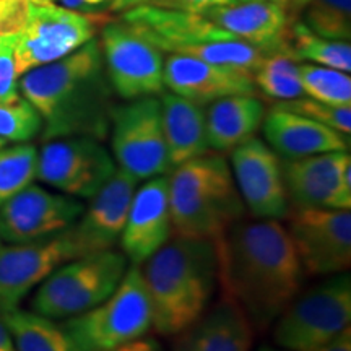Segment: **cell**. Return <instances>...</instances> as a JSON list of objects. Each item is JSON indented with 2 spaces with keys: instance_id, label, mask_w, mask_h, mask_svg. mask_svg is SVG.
Returning <instances> with one entry per match:
<instances>
[{
  "instance_id": "6da1fadb",
  "label": "cell",
  "mask_w": 351,
  "mask_h": 351,
  "mask_svg": "<svg viewBox=\"0 0 351 351\" xmlns=\"http://www.w3.org/2000/svg\"><path fill=\"white\" fill-rule=\"evenodd\" d=\"M217 245L219 285L252 327L265 330L302 289L306 274L278 219H239Z\"/></svg>"
},
{
  "instance_id": "7a4b0ae2",
  "label": "cell",
  "mask_w": 351,
  "mask_h": 351,
  "mask_svg": "<svg viewBox=\"0 0 351 351\" xmlns=\"http://www.w3.org/2000/svg\"><path fill=\"white\" fill-rule=\"evenodd\" d=\"M19 88L41 116L44 142L65 137L106 140L116 104L95 38L72 54L23 73Z\"/></svg>"
},
{
  "instance_id": "3957f363",
  "label": "cell",
  "mask_w": 351,
  "mask_h": 351,
  "mask_svg": "<svg viewBox=\"0 0 351 351\" xmlns=\"http://www.w3.org/2000/svg\"><path fill=\"white\" fill-rule=\"evenodd\" d=\"M152 304V328L176 337L212 304L219 285L217 245L176 236L140 265Z\"/></svg>"
},
{
  "instance_id": "277c9868",
  "label": "cell",
  "mask_w": 351,
  "mask_h": 351,
  "mask_svg": "<svg viewBox=\"0 0 351 351\" xmlns=\"http://www.w3.org/2000/svg\"><path fill=\"white\" fill-rule=\"evenodd\" d=\"M169 178L173 232L181 238L218 243L245 218L231 166L223 155H207L176 166Z\"/></svg>"
},
{
  "instance_id": "5b68a950",
  "label": "cell",
  "mask_w": 351,
  "mask_h": 351,
  "mask_svg": "<svg viewBox=\"0 0 351 351\" xmlns=\"http://www.w3.org/2000/svg\"><path fill=\"white\" fill-rule=\"evenodd\" d=\"M122 21L161 52L169 54L194 57L251 73L265 57L257 47L215 26L202 13L140 3L122 13Z\"/></svg>"
},
{
  "instance_id": "8992f818",
  "label": "cell",
  "mask_w": 351,
  "mask_h": 351,
  "mask_svg": "<svg viewBox=\"0 0 351 351\" xmlns=\"http://www.w3.org/2000/svg\"><path fill=\"white\" fill-rule=\"evenodd\" d=\"M152 322L142 270L132 265L112 295L93 309L65 319L62 328L77 351H114L147 335Z\"/></svg>"
},
{
  "instance_id": "52a82bcc",
  "label": "cell",
  "mask_w": 351,
  "mask_h": 351,
  "mask_svg": "<svg viewBox=\"0 0 351 351\" xmlns=\"http://www.w3.org/2000/svg\"><path fill=\"white\" fill-rule=\"evenodd\" d=\"M129 262L122 252L109 251L77 257L52 271L33 296V313L65 320L93 309L119 287Z\"/></svg>"
},
{
  "instance_id": "ba28073f",
  "label": "cell",
  "mask_w": 351,
  "mask_h": 351,
  "mask_svg": "<svg viewBox=\"0 0 351 351\" xmlns=\"http://www.w3.org/2000/svg\"><path fill=\"white\" fill-rule=\"evenodd\" d=\"M351 322V276L328 275L300 291L274 322V341L285 351H315Z\"/></svg>"
},
{
  "instance_id": "9c48e42d",
  "label": "cell",
  "mask_w": 351,
  "mask_h": 351,
  "mask_svg": "<svg viewBox=\"0 0 351 351\" xmlns=\"http://www.w3.org/2000/svg\"><path fill=\"white\" fill-rule=\"evenodd\" d=\"M103 13H86L56 3H34L25 29L13 43L19 77L72 54L108 23Z\"/></svg>"
},
{
  "instance_id": "30bf717a",
  "label": "cell",
  "mask_w": 351,
  "mask_h": 351,
  "mask_svg": "<svg viewBox=\"0 0 351 351\" xmlns=\"http://www.w3.org/2000/svg\"><path fill=\"white\" fill-rule=\"evenodd\" d=\"M109 134L117 168L138 181L171 173L160 99L155 96L114 106Z\"/></svg>"
},
{
  "instance_id": "8fae6325",
  "label": "cell",
  "mask_w": 351,
  "mask_h": 351,
  "mask_svg": "<svg viewBox=\"0 0 351 351\" xmlns=\"http://www.w3.org/2000/svg\"><path fill=\"white\" fill-rule=\"evenodd\" d=\"M117 165L101 140L65 137L49 140L38 152L36 179L60 194L90 200L99 192Z\"/></svg>"
},
{
  "instance_id": "7c38bea8",
  "label": "cell",
  "mask_w": 351,
  "mask_h": 351,
  "mask_svg": "<svg viewBox=\"0 0 351 351\" xmlns=\"http://www.w3.org/2000/svg\"><path fill=\"white\" fill-rule=\"evenodd\" d=\"M287 228L306 275L328 276L351 265V212L291 207Z\"/></svg>"
},
{
  "instance_id": "4fadbf2b",
  "label": "cell",
  "mask_w": 351,
  "mask_h": 351,
  "mask_svg": "<svg viewBox=\"0 0 351 351\" xmlns=\"http://www.w3.org/2000/svg\"><path fill=\"white\" fill-rule=\"evenodd\" d=\"M99 46L114 95L132 101L163 93V54L129 25L108 21Z\"/></svg>"
},
{
  "instance_id": "5bb4252c",
  "label": "cell",
  "mask_w": 351,
  "mask_h": 351,
  "mask_svg": "<svg viewBox=\"0 0 351 351\" xmlns=\"http://www.w3.org/2000/svg\"><path fill=\"white\" fill-rule=\"evenodd\" d=\"M80 257L72 226L52 238L0 247V313L20 307L52 271Z\"/></svg>"
},
{
  "instance_id": "9a60e30c",
  "label": "cell",
  "mask_w": 351,
  "mask_h": 351,
  "mask_svg": "<svg viewBox=\"0 0 351 351\" xmlns=\"http://www.w3.org/2000/svg\"><path fill=\"white\" fill-rule=\"evenodd\" d=\"M83 210L80 199L29 184L0 207V239L25 244L52 238L69 230Z\"/></svg>"
},
{
  "instance_id": "2e32d148",
  "label": "cell",
  "mask_w": 351,
  "mask_h": 351,
  "mask_svg": "<svg viewBox=\"0 0 351 351\" xmlns=\"http://www.w3.org/2000/svg\"><path fill=\"white\" fill-rule=\"evenodd\" d=\"M231 173L245 212L256 219L288 217L289 205L282 160L261 138H251L231 152Z\"/></svg>"
},
{
  "instance_id": "e0dca14e",
  "label": "cell",
  "mask_w": 351,
  "mask_h": 351,
  "mask_svg": "<svg viewBox=\"0 0 351 351\" xmlns=\"http://www.w3.org/2000/svg\"><path fill=\"white\" fill-rule=\"evenodd\" d=\"M171 236L169 178L165 174L147 179L135 189L119 243L127 262L140 267L160 251Z\"/></svg>"
},
{
  "instance_id": "ac0fdd59",
  "label": "cell",
  "mask_w": 351,
  "mask_h": 351,
  "mask_svg": "<svg viewBox=\"0 0 351 351\" xmlns=\"http://www.w3.org/2000/svg\"><path fill=\"white\" fill-rule=\"evenodd\" d=\"M138 184V179L117 168L98 194L91 197L90 205L72 225L80 257L109 251L119 243Z\"/></svg>"
},
{
  "instance_id": "d6986e66",
  "label": "cell",
  "mask_w": 351,
  "mask_h": 351,
  "mask_svg": "<svg viewBox=\"0 0 351 351\" xmlns=\"http://www.w3.org/2000/svg\"><path fill=\"white\" fill-rule=\"evenodd\" d=\"M165 88L192 103L205 104L238 95H256L251 72L179 54L165 60Z\"/></svg>"
},
{
  "instance_id": "ffe728a7",
  "label": "cell",
  "mask_w": 351,
  "mask_h": 351,
  "mask_svg": "<svg viewBox=\"0 0 351 351\" xmlns=\"http://www.w3.org/2000/svg\"><path fill=\"white\" fill-rule=\"evenodd\" d=\"M208 21L263 54L289 47V16L287 8L269 0L231 2L202 12Z\"/></svg>"
},
{
  "instance_id": "44dd1931",
  "label": "cell",
  "mask_w": 351,
  "mask_h": 351,
  "mask_svg": "<svg viewBox=\"0 0 351 351\" xmlns=\"http://www.w3.org/2000/svg\"><path fill=\"white\" fill-rule=\"evenodd\" d=\"M262 129L267 145L283 160H298L330 152H350L348 135L276 106L265 114Z\"/></svg>"
},
{
  "instance_id": "7402d4cb",
  "label": "cell",
  "mask_w": 351,
  "mask_h": 351,
  "mask_svg": "<svg viewBox=\"0 0 351 351\" xmlns=\"http://www.w3.org/2000/svg\"><path fill=\"white\" fill-rule=\"evenodd\" d=\"M254 330L244 311L225 295L176 335L173 351H251Z\"/></svg>"
},
{
  "instance_id": "603a6c76",
  "label": "cell",
  "mask_w": 351,
  "mask_h": 351,
  "mask_svg": "<svg viewBox=\"0 0 351 351\" xmlns=\"http://www.w3.org/2000/svg\"><path fill=\"white\" fill-rule=\"evenodd\" d=\"M283 179L291 207L333 208L341 176L351 168L350 152L282 161Z\"/></svg>"
},
{
  "instance_id": "cb8c5ba5",
  "label": "cell",
  "mask_w": 351,
  "mask_h": 351,
  "mask_svg": "<svg viewBox=\"0 0 351 351\" xmlns=\"http://www.w3.org/2000/svg\"><path fill=\"white\" fill-rule=\"evenodd\" d=\"M158 99L171 169L210 153L204 106L174 93H161Z\"/></svg>"
},
{
  "instance_id": "d4e9b609",
  "label": "cell",
  "mask_w": 351,
  "mask_h": 351,
  "mask_svg": "<svg viewBox=\"0 0 351 351\" xmlns=\"http://www.w3.org/2000/svg\"><path fill=\"white\" fill-rule=\"evenodd\" d=\"M265 114V104L256 95L228 96L210 103L205 112L210 150L232 152L254 138Z\"/></svg>"
},
{
  "instance_id": "484cf974",
  "label": "cell",
  "mask_w": 351,
  "mask_h": 351,
  "mask_svg": "<svg viewBox=\"0 0 351 351\" xmlns=\"http://www.w3.org/2000/svg\"><path fill=\"white\" fill-rule=\"evenodd\" d=\"M19 351H77L62 326L21 307L0 313Z\"/></svg>"
},
{
  "instance_id": "4316f807",
  "label": "cell",
  "mask_w": 351,
  "mask_h": 351,
  "mask_svg": "<svg viewBox=\"0 0 351 351\" xmlns=\"http://www.w3.org/2000/svg\"><path fill=\"white\" fill-rule=\"evenodd\" d=\"M288 41L291 52L300 62L335 69L350 73L351 44L350 41H335L322 38L309 29L302 21L289 23Z\"/></svg>"
},
{
  "instance_id": "83f0119b",
  "label": "cell",
  "mask_w": 351,
  "mask_h": 351,
  "mask_svg": "<svg viewBox=\"0 0 351 351\" xmlns=\"http://www.w3.org/2000/svg\"><path fill=\"white\" fill-rule=\"evenodd\" d=\"M300 60L291 47L265 54L252 73L257 90L276 101H289L304 96L300 78Z\"/></svg>"
},
{
  "instance_id": "f1b7e54d",
  "label": "cell",
  "mask_w": 351,
  "mask_h": 351,
  "mask_svg": "<svg viewBox=\"0 0 351 351\" xmlns=\"http://www.w3.org/2000/svg\"><path fill=\"white\" fill-rule=\"evenodd\" d=\"M38 150L32 143L0 147V207L36 179Z\"/></svg>"
},
{
  "instance_id": "f546056e",
  "label": "cell",
  "mask_w": 351,
  "mask_h": 351,
  "mask_svg": "<svg viewBox=\"0 0 351 351\" xmlns=\"http://www.w3.org/2000/svg\"><path fill=\"white\" fill-rule=\"evenodd\" d=\"M300 78L304 96L320 103L351 106L350 73L340 70L301 62Z\"/></svg>"
},
{
  "instance_id": "4dcf8cb0",
  "label": "cell",
  "mask_w": 351,
  "mask_h": 351,
  "mask_svg": "<svg viewBox=\"0 0 351 351\" xmlns=\"http://www.w3.org/2000/svg\"><path fill=\"white\" fill-rule=\"evenodd\" d=\"M302 12V23L315 34L335 41H350L351 0H311Z\"/></svg>"
},
{
  "instance_id": "1f68e13d",
  "label": "cell",
  "mask_w": 351,
  "mask_h": 351,
  "mask_svg": "<svg viewBox=\"0 0 351 351\" xmlns=\"http://www.w3.org/2000/svg\"><path fill=\"white\" fill-rule=\"evenodd\" d=\"M43 132V119L23 96L0 103V140L5 143H28Z\"/></svg>"
},
{
  "instance_id": "d6a6232c",
  "label": "cell",
  "mask_w": 351,
  "mask_h": 351,
  "mask_svg": "<svg viewBox=\"0 0 351 351\" xmlns=\"http://www.w3.org/2000/svg\"><path fill=\"white\" fill-rule=\"evenodd\" d=\"M276 108L300 114V116L309 117L319 124H324L330 129L340 132V134H351V106H337V104H327L315 101L307 96L289 99L276 101Z\"/></svg>"
},
{
  "instance_id": "836d02e7",
  "label": "cell",
  "mask_w": 351,
  "mask_h": 351,
  "mask_svg": "<svg viewBox=\"0 0 351 351\" xmlns=\"http://www.w3.org/2000/svg\"><path fill=\"white\" fill-rule=\"evenodd\" d=\"M33 5L28 0H0V38L15 41L28 23Z\"/></svg>"
},
{
  "instance_id": "e575fe53",
  "label": "cell",
  "mask_w": 351,
  "mask_h": 351,
  "mask_svg": "<svg viewBox=\"0 0 351 351\" xmlns=\"http://www.w3.org/2000/svg\"><path fill=\"white\" fill-rule=\"evenodd\" d=\"M20 77L16 73L13 43L0 49V103L16 99L20 96Z\"/></svg>"
},
{
  "instance_id": "d590c367",
  "label": "cell",
  "mask_w": 351,
  "mask_h": 351,
  "mask_svg": "<svg viewBox=\"0 0 351 351\" xmlns=\"http://www.w3.org/2000/svg\"><path fill=\"white\" fill-rule=\"evenodd\" d=\"M232 0H142L143 5L168 8V10H181V12H194L202 13L210 7L226 5Z\"/></svg>"
},
{
  "instance_id": "8d00e7d4",
  "label": "cell",
  "mask_w": 351,
  "mask_h": 351,
  "mask_svg": "<svg viewBox=\"0 0 351 351\" xmlns=\"http://www.w3.org/2000/svg\"><path fill=\"white\" fill-rule=\"evenodd\" d=\"M60 5L86 13H101L109 10L111 0H57Z\"/></svg>"
},
{
  "instance_id": "74e56055",
  "label": "cell",
  "mask_w": 351,
  "mask_h": 351,
  "mask_svg": "<svg viewBox=\"0 0 351 351\" xmlns=\"http://www.w3.org/2000/svg\"><path fill=\"white\" fill-rule=\"evenodd\" d=\"M315 351H351V327H346L335 339Z\"/></svg>"
},
{
  "instance_id": "f35d334b",
  "label": "cell",
  "mask_w": 351,
  "mask_h": 351,
  "mask_svg": "<svg viewBox=\"0 0 351 351\" xmlns=\"http://www.w3.org/2000/svg\"><path fill=\"white\" fill-rule=\"evenodd\" d=\"M114 351H163L160 343L155 339H148V337H142V339H137L130 343H127L121 348Z\"/></svg>"
},
{
  "instance_id": "ab89813d",
  "label": "cell",
  "mask_w": 351,
  "mask_h": 351,
  "mask_svg": "<svg viewBox=\"0 0 351 351\" xmlns=\"http://www.w3.org/2000/svg\"><path fill=\"white\" fill-rule=\"evenodd\" d=\"M0 351H19L13 340L10 330H8L5 322L0 317Z\"/></svg>"
},
{
  "instance_id": "60d3db41",
  "label": "cell",
  "mask_w": 351,
  "mask_h": 351,
  "mask_svg": "<svg viewBox=\"0 0 351 351\" xmlns=\"http://www.w3.org/2000/svg\"><path fill=\"white\" fill-rule=\"evenodd\" d=\"M142 0H111V5H109V10L111 12H125L129 8L140 5Z\"/></svg>"
},
{
  "instance_id": "b9f144b4",
  "label": "cell",
  "mask_w": 351,
  "mask_h": 351,
  "mask_svg": "<svg viewBox=\"0 0 351 351\" xmlns=\"http://www.w3.org/2000/svg\"><path fill=\"white\" fill-rule=\"evenodd\" d=\"M311 0H289V8H291V12L298 15V13L302 12V8H304L307 3H309Z\"/></svg>"
},
{
  "instance_id": "7bdbcfd3",
  "label": "cell",
  "mask_w": 351,
  "mask_h": 351,
  "mask_svg": "<svg viewBox=\"0 0 351 351\" xmlns=\"http://www.w3.org/2000/svg\"><path fill=\"white\" fill-rule=\"evenodd\" d=\"M28 2L36 3V5H44V3H56L57 0H28Z\"/></svg>"
},
{
  "instance_id": "ee69618b",
  "label": "cell",
  "mask_w": 351,
  "mask_h": 351,
  "mask_svg": "<svg viewBox=\"0 0 351 351\" xmlns=\"http://www.w3.org/2000/svg\"><path fill=\"white\" fill-rule=\"evenodd\" d=\"M269 2H274L276 5H282L283 8H288L289 5V0H269Z\"/></svg>"
},
{
  "instance_id": "f6af8a7d",
  "label": "cell",
  "mask_w": 351,
  "mask_h": 351,
  "mask_svg": "<svg viewBox=\"0 0 351 351\" xmlns=\"http://www.w3.org/2000/svg\"><path fill=\"white\" fill-rule=\"evenodd\" d=\"M257 351H285L282 348H275V346H261Z\"/></svg>"
},
{
  "instance_id": "bcb514c9",
  "label": "cell",
  "mask_w": 351,
  "mask_h": 351,
  "mask_svg": "<svg viewBox=\"0 0 351 351\" xmlns=\"http://www.w3.org/2000/svg\"><path fill=\"white\" fill-rule=\"evenodd\" d=\"M10 43H15V41H8V39L0 38V49H2V47H5L7 44H10Z\"/></svg>"
},
{
  "instance_id": "7dc6e473",
  "label": "cell",
  "mask_w": 351,
  "mask_h": 351,
  "mask_svg": "<svg viewBox=\"0 0 351 351\" xmlns=\"http://www.w3.org/2000/svg\"><path fill=\"white\" fill-rule=\"evenodd\" d=\"M232 2H247V0H232Z\"/></svg>"
},
{
  "instance_id": "c3c4849f",
  "label": "cell",
  "mask_w": 351,
  "mask_h": 351,
  "mask_svg": "<svg viewBox=\"0 0 351 351\" xmlns=\"http://www.w3.org/2000/svg\"><path fill=\"white\" fill-rule=\"evenodd\" d=\"M2 145H7L5 142H2V140H0V147H2Z\"/></svg>"
},
{
  "instance_id": "681fc988",
  "label": "cell",
  "mask_w": 351,
  "mask_h": 351,
  "mask_svg": "<svg viewBox=\"0 0 351 351\" xmlns=\"http://www.w3.org/2000/svg\"><path fill=\"white\" fill-rule=\"evenodd\" d=\"M2 244H3V243H2V239H0V247H2Z\"/></svg>"
}]
</instances>
